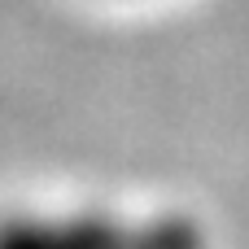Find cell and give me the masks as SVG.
Listing matches in <instances>:
<instances>
[{
  "label": "cell",
  "instance_id": "1",
  "mask_svg": "<svg viewBox=\"0 0 249 249\" xmlns=\"http://www.w3.org/2000/svg\"><path fill=\"white\" fill-rule=\"evenodd\" d=\"M136 232L92 210H26L0 219V249H131Z\"/></svg>",
  "mask_w": 249,
  "mask_h": 249
}]
</instances>
